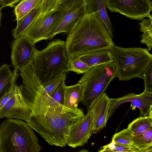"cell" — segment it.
<instances>
[{
    "mask_svg": "<svg viewBox=\"0 0 152 152\" xmlns=\"http://www.w3.org/2000/svg\"><path fill=\"white\" fill-rule=\"evenodd\" d=\"M25 102L31 111L27 123L50 145L65 146L72 126L85 115L82 109L68 108L43 91L30 95Z\"/></svg>",
    "mask_w": 152,
    "mask_h": 152,
    "instance_id": "6da1fadb",
    "label": "cell"
},
{
    "mask_svg": "<svg viewBox=\"0 0 152 152\" xmlns=\"http://www.w3.org/2000/svg\"><path fill=\"white\" fill-rule=\"evenodd\" d=\"M66 42L68 58L94 51L110 50L114 45L102 23L95 15L86 13Z\"/></svg>",
    "mask_w": 152,
    "mask_h": 152,
    "instance_id": "7a4b0ae2",
    "label": "cell"
},
{
    "mask_svg": "<svg viewBox=\"0 0 152 152\" xmlns=\"http://www.w3.org/2000/svg\"><path fill=\"white\" fill-rule=\"evenodd\" d=\"M42 149L27 123L8 118L1 123L0 152H39Z\"/></svg>",
    "mask_w": 152,
    "mask_h": 152,
    "instance_id": "3957f363",
    "label": "cell"
},
{
    "mask_svg": "<svg viewBox=\"0 0 152 152\" xmlns=\"http://www.w3.org/2000/svg\"><path fill=\"white\" fill-rule=\"evenodd\" d=\"M69 58L66 42L56 39L41 50H37L32 62L35 73L42 85L53 77L68 73Z\"/></svg>",
    "mask_w": 152,
    "mask_h": 152,
    "instance_id": "277c9868",
    "label": "cell"
},
{
    "mask_svg": "<svg viewBox=\"0 0 152 152\" xmlns=\"http://www.w3.org/2000/svg\"><path fill=\"white\" fill-rule=\"evenodd\" d=\"M110 50L119 81L135 77L142 79V75L152 62V55L145 48H124L114 45Z\"/></svg>",
    "mask_w": 152,
    "mask_h": 152,
    "instance_id": "5b68a950",
    "label": "cell"
},
{
    "mask_svg": "<svg viewBox=\"0 0 152 152\" xmlns=\"http://www.w3.org/2000/svg\"><path fill=\"white\" fill-rule=\"evenodd\" d=\"M116 77L113 62L91 67L84 73L77 83L82 88L80 102L88 110L104 92L110 82Z\"/></svg>",
    "mask_w": 152,
    "mask_h": 152,
    "instance_id": "8992f818",
    "label": "cell"
},
{
    "mask_svg": "<svg viewBox=\"0 0 152 152\" xmlns=\"http://www.w3.org/2000/svg\"><path fill=\"white\" fill-rule=\"evenodd\" d=\"M106 7L111 12H118L132 19H152L151 0H105Z\"/></svg>",
    "mask_w": 152,
    "mask_h": 152,
    "instance_id": "52a82bcc",
    "label": "cell"
},
{
    "mask_svg": "<svg viewBox=\"0 0 152 152\" xmlns=\"http://www.w3.org/2000/svg\"><path fill=\"white\" fill-rule=\"evenodd\" d=\"M62 15V12L53 9L46 13L40 14L23 35L34 43L48 39L50 34L59 22Z\"/></svg>",
    "mask_w": 152,
    "mask_h": 152,
    "instance_id": "ba28073f",
    "label": "cell"
},
{
    "mask_svg": "<svg viewBox=\"0 0 152 152\" xmlns=\"http://www.w3.org/2000/svg\"><path fill=\"white\" fill-rule=\"evenodd\" d=\"M87 0H77L61 11L62 17L48 39L60 33L68 34L72 32L86 13Z\"/></svg>",
    "mask_w": 152,
    "mask_h": 152,
    "instance_id": "9c48e42d",
    "label": "cell"
},
{
    "mask_svg": "<svg viewBox=\"0 0 152 152\" xmlns=\"http://www.w3.org/2000/svg\"><path fill=\"white\" fill-rule=\"evenodd\" d=\"M110 104L107 116V120L121 104L130 102L132 110L138 108L140 111V117H145L152 113V92L144 91L136 94H129L120 98H110Z\"/></svg>",
    "mask_w": 152,
    "mask_h": 152,
    "instance_id": "30bf717a",
    "label": "cell"
},
{
    "mask_svg": "<svg viewBox=\"0 0 152 152\" xmlns=\"http://www.w3.org/2000/svg\"><path fill=\"white\" fill-rule=\"evenodd\" d=\"M35 44L24 35L13 41L11 58L12 64L15 69L20 70L32 61L37 50Z\"/></svg>",
    "mask_w": 152,
    "mask_h": 152,
    "instance_id": "8fae6325",
    "label": "cell"
},
{
    "mask_svg": "<svg viewBox=\"0 0 152 152\" xmlns=\"http://www.w3.org/2000/svg\"><path fill=\"white\" fill-rule=\"evenodd\" d=\"M92 134V119L89 110L86 115L72 126L66 145L72 148L83 146L88 142Z\"/></svg>",
    "mask_w": 152,
    "mask_h": 152,
    "instance_id": "7c38bea8",
    "label": "cell"
},
{
    "mask_svg": "<svg viewBox=\"0 0 152 152\" xmlns=\"http://www.w3.org/2000/svg\"><path fill=\"white\" fill-rule=\"evenodd\" d=\"M31 111L24 100L19 86L15 85V93L0 109V119L15 118L28 121Z\"/></svg>",
    "mask_w": 152,
    "mask_h": 152,
    "instance_id": "4fadbf2b",
    "label": "cell"
},
{
    "mask_svg": "<svg viewBox=\"0 0 152 152\" xmlns=\"http://www.w3.org/2000/svg\"><path fill=\"white\" fill-rule=\"evenodd\" d=\"M110 104V98L104 92L90 110L92 119L93 134L99 132L106 126Z\"/></svg>",
    "mask_w": 152,
    "mask_h": 152,
    "instance_id": "5bb4252c",
    "label": "cell"
},
{
    "mask_svg": "<svg viewBox=\"0 0 152 152\" xmlns=\"http://www.w3.org/2000/svg\"><path fill=\"white\" fill-rule=\"evenodd\" d=\"M105 0H88L86 13L96 16L104 24L112 38L113 29L106 11Z\"/></svg>",
    "mask_w": 152,
    "mask_h": 152,
    "instance_id": "9a60e30c",
    "label": "cell"
},
{
    "mask_svg": "<svg viewBox=\"0 0 152 152\" xmlns=\"http://www.w3.org/2000/svg\"><path fill=\"white\" fill-rule=\"evenodd\" d=\"M18 70L14 68L11 71L10 66L7 64L0 67V103L15 83L18 75Z\"/></svg>",
    "mask_w": 152,
    "mask_h": 152,
    "instance_id": "2e32d148",
    "label": "cell"
},
{
    "mask_svg": "<svg viewBox=\"0 0 152 152\" xmlns=\"http://www.w3.org/2000/svg\"><path fill=\"white\" fill-rule=\"evenodd\" d=\"M75 57L91 67L113 62V55L110 50H108L94 51Z\"/></svg>",
    "mask_w": 152,
    "mask_h": 152,
    "instance_id": "e0dca14e",
    "label": "cell"
},
{
    "mask_svg": "<svg viewBox=\"0 0 152 152\" xmlns=\"http://www.w3.org/2000/svg\"><path fill=\"white\" fill-rule=\"evenodd\" d=\"M41 3L17 22L16 27L12 30V36L14 38L23 36L32 23L39 16L40 13Z\"/></svg>",
    "mask_w": 152,
    "mask_h": 152,
    "instance_id": "ac0fdd59",
    "label": "cell"
},
{
    "mask_svg": "<svg viewBox=\"0 0 152 152\" xmlns=\"http://www.w3.org/2000/svg\"><path fill=\"white\" fill-rule=\"evenodd\" d=\"M82 94V87L79 83L70 86H65L63 105L69 109H77Z\"/></svg>",
    "mask_w": 152,
    "mask_h": 152,
    "instance_id": "d6986e66",
    "label": "cell"
},
{
    "mask_svg": "<svg viewBox=\"0 0 152 152\" xmlns=\"http://www.w3.org/2000/svg\"><path fill=\"white\" fill-rule=\"evenodd\" d=\"M151 128H152V113L146 116H139L130 123L127 128L134 135Z\"/></svg>",
    "mask_w": 152,
    "mask_h": 152,
    "instance_id": "ffe728a7",
    "label": "cell"
},
{
    "mask_svg": "<svg viewBox=\"0 0 152 152\" xmlns=\"http://www.w3.org/2000/svg\"><path fill=\"white\" fill-rule=\"evenodd\" d=\"M132 146L137 152L142 151L152 145V128L139 134L133 136Z\"/></svg>",
    "mask_w": 152,
    "mask_h": 152,
    "instance_id": "44dd1931",
    "label": "cell"
},
{
    "mask_svg": "<svg viewBox=\"0 0 152 152\" xmlns=\"http://www.w3.org/2000/svg\"><path fill=\"white\" fill-rule=\"evenodd\" d=\"M42 0H21L15 8L17 22L42 2Z\"/></svg>",
    "mask_w": 152,
    "mask_h": 152,
    "instance_id": "7402d4cb",
    "label": "cell"
},
{
    "mask_svg": "<svg viewBox=\"0 0 152 152\" xmlns=\"http://www.w3.org/2000/svg\"><path fill=\"white\" fill-rule=\"evenodd\" d=\"M139 24L140 31L143 33L140 43L145 44L150 50L152 48V19H143Z\"/></svg>",
    "mask_w": 152,
    "mask_h": 152,
    "instance_id": "603a6c76",
    "label": "cell"
},
{
    "mask_svg": "<svg viewBox=\"0 0 152 152\" xmlns=\"http://www.w3.org/2000/svg\"><path fill=\"white\" fill-rule=\"evenodd\" d=\"M133 136L132 133L127 128L114 134L113 136L112 140L118 144L133 147L132 146Z\"/></svg>",
    "mask_w": 152,
    "mask_h": 152,
    "instance_id": "cb8c5ba5",
    "label": "cell"
},
{
    "mask_svg": "<svg viewBox=\"0 0 152 152\" xmlns=\"http://www.w3.org/2000/svg\"><path fill=\"white\" fill-rule=\"evenodd\" d=\"M98 152H137V149L133 147L118 144L112 140L111 142L100 148Z\"/></svg>",
    "mask_w": 152,
    "mask_h": 152,
    "instance_id": "d4e9b609",
    "label": "cell"
},
{
    "mask_svg": "<svg viewBox=\"0 0 152 152\" xmlns=\"http://www.w3.org/2000/svg\"><path fill=\"white\" fill-rule=\"evenodd\" d=\"M91 67L85 62L75 57L69 59V71L75 72L77 74L84 73Z\"/></svg>",
    "mask_w": 152,
    "mask_h": 152,
    "instance_id": "484cf974",
    "label": "cell"
},
{
    "mask_svg": "<svg viewBox=\"0 0 152 152\" xmlns=\"http://www.w3.org/2000/svg\"><path fill=\"white\" fill-rule=\"evenodd\" d=\"M66 77V73H63L53 77L42 85L45 92L50 96L60 83L65 81Z\"/></svg>",
    "mask_w": 152,
    "mask_h": 152,
    "instance_id": "4316f807",
    "label": "cell"
},
{
    "mask_svg": "<svg viewBox=\"0 0 152 152\" xmlns=\"http://www.w3.org/2000/svg\"><path fill=\"white\" fill-rule=\"evenodd\" d=\"M144 83V91L152 92V62L150 63L142 75Z\"/></svg>",
    "mask_w": 152,
    "mask_h": 152,
    "instance_id": "83f0119b",
    "label": "cell"
},
{
    "mask_svg": "<svg viewBox=\"0 0 152 152\" xmlns=\"http://www.w3.org/2000/svg\"><path fill=\"white\" fill-rule=\"evenodd\" d=\"M65 86V81L60 83L49 96L55 101L63 105Z\"/></svg>",
    "mask_w": 152,
    "mask_h": 152,
    "instance_id": "f1b7e54d",
    "label": "cell"
},
{
    "mask_svg": "<svg viewBox=\"0 0 152 152\" xmlns=\"http://www.w3.org/2000/svg\"><path fill=\"white\" fill-rule=\"evenodd\" d=\"M77 0H56L52 10L61 11Z\"/></svg>",
    "mask_w": 152,
    "mask_h": 152,
    "instance_id": "f546056e",
    "label": "cell"
},
{
    "mask_svg": "<svg viewBox=\"0 0 152 152\" xmlns=\"http://www.w3.org/2000/svg\"><path fill=\"white\" fill-rule=\"evenodd\" d=\"M56 0H42L40 14H45L52 9Z\"/></svg>",
    "mask_w": 152,
    "mask_h": 152,
    "instance_id": "4dcf8cb0",
    "label": "cell"
},
{
    "mask_svg": "<svg viewBox=\"0 0 152 152\" xmlns=\"http://www.w3.org/2000/svg\"><path fill=\"white\" fill-rule=\"evenodd\" d=\"M16 83L14 84L13 87L9 92L4 97L0 103V109H1L7 102L14 95Z\"/></svg>",
    "mask_w": 152,
    "mask_h": 152,
    "instance_id": "1f68e13d",
    "label": "cell"
},
{
    "mask_svg": "<svg viewBox=\"0 0 152 152\" xmlns=\"http://www.w3.org/2000/svg\"><path fill=\"white\" fill-rule=\"evenodd\" d=\"M21 0H2L1 1L4 7L9 6L12 7Z\"/></svg>",
    "mask_w": 152,
    "mask_h": 152,
    "instance_id": "d6a6232c",
    "label": "cell"
},
{
    "mask_svg": "<svg viewBox=\"0 0 152 152\" xmlns=\"http://www.w3.org/2000/svg\"><path fill=\"white\" fill-rule=\"evenodd\" d=\"M4 7L3 5L0 1V27L1 26V19L2 15L1 9Z\"/></svg>",
    "mask_w": 152,
    "mask_h": 152,
    "instance_id": "836d02e7",
    "label": "cell"
},
{
    "mask_svg": "<svg viewBox=\"0 0 152 152\" xmlns=\"http://www.w3.org/2000/svg\"><path fill=\"white\" fill-rule=\"evenodd\" d=\"M2 1V0H0V1Z\"/></svg>",
    "mask_w": 152,
    "mask_h": 152,
    "instance_id": "e575fe53",
    "label": "cell"
}]
</instances>
